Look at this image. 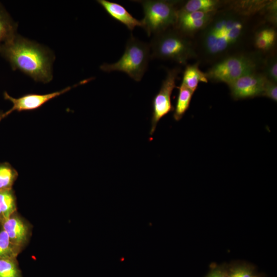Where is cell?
I'll return each instance as SVG.
<instances>
[{
    "mask_svg": "<svg viewBox=\"0 0 277 277\" xmlns=\"http://www.w3.org/2000/svg\"><path fill=\"white\" fill-rule=\"evenodd\" d=\"M0 277H22L16 258H0Z\"/></svg>",
    "mask_w": 277,
    "mask_h": 277,
    "instance_id": "19",
    "label": "cell"
},
{
    "mask_svg": "<svg viewBox=\"0 0 277 277\" xmlns=\"http://www.w3.org/2000/svg\"><path fill=\"white\" fill-rule=\"evenodd\" d=\"M267 79L255 72L244 75L228 85L231 95L235 100L262 96Z\"/></svg>",
    "mask_w": 277,
    "mask_h": 277,
    "instance_id": "9",
    "label": "cell"
},
{
    "mask_svg": "<svg viewBox=\"0 0 277 277\" xmlns=\"http://www.w3.org/2000/svg\"><path fill=\"white\" fill-rule=\"evenodd\" d=\"M88 80H84L77 84L73 86L68 87L60 91L44 94H27L18 98L12 97L5 92L4 93L5 99L11 102L13 106L10 109L4 113L3 118L6 117L14 111H22L37 109L49 101L65 93L73 87L77 86L80 84H84L87 83Z\"/></svg>",
    "mask_w": 277,
    "mask_h": 277,
    "instance_id": "8",
    "label": "cell"
},
{
    "mask_svg": "<svg viewBox=\"0 0 277 277\" xmlns=\"http://www.w3.org/2000/svg\"><path fill=\"white\" fill-rule=\"evenodd\" d=\"M4 217L1 212V211L0 210V223H1L3 220H4Z\"/></svg>",
    "mask_w": 277,
    "mask_h": 277,
    "instance_id": "26",
    "label": "cell"
},
{
    "mask_svg": "<svg viewBox=\"0 0 277 277\" xmlns=\"http://www.w3.org/2000/svg\"><path fill=\"white\" fill-rule=\"evenodd\" d=\"M230 277H251L250 272L245 268H238L231 273Z\"/></svg>",
    "mask_w": 277,
    "mask_h": 277,
    "instance_id": "24",
    "label": "cell"
},
{
    "mask_svg": "<svg viewBox=\"0 0 277 277\" xmlns=\"http://www.w3.org/2000/svg\"><path fill=\"white\" fill-rule=\"evenodd\" d=\"M205 73L199 68V63L186 66L183 73L182 83L193 93L196 90L199 82L208 83Z\"/></svg>",
    "mask_w": 277,
    "mask_h": 277,
    "instance_id": "12",
    "label": "cell"
},
{
    "mask_svg": "<svg viewBox=\"0 0 277 277\" xmlns=\"http://www.w3.org/2000/svg\"><path fill=\"white\" fill-rule=\"evenodd\" d=\"M17 171L9 163H0V191L12 189L17 178Z\"/></svg>",
    "mask_w": 277,
    "mask_h": 277,
    "instance_id": "17",
    "label": "cell"
},
{
    "mask_svg": "<svg viewBox=\"0 0 277 277\" xmlns=\"http://www.w3.org/2000/svg\"><path fill=\"white\" fill-rule=\"evenodd\" d=\"M262 96H266L273 101H277V85L276 83L269 81L266 82Z\"/></svg>",
    "mask_w": 277,
    "mask_h": 277,
    "instance_id": "21",
    "label": "cell"
},
{
    "mask_svg": "<svg viewBox=\"0 0 277 277\" xmlns=\"http://www.w3.org/2000/svg\"><path fill=\"white\" fill-rule=\"evenodd\" d=\"M0 210L5 219L16 211V200L12 189L0 191Z\"/></svg>",
    "mask_w": 277,
    "mask_h": 277,
    "instance_id": "16",
    "label": "cell"
},
{
    "mask_svg": "<svg viewBox=\"0 0 277 277\" xmlns=\"http://www.w3.org/2000/svg\"><path fill=\"white\" fill-rule=\"evenodd\" d=\"M0 54L13 70H19L35 81L47 83L52 79L54 56L36 43L16 34L0 46Z\"/></svg>",
    "mask_w": 277,
    "mask_h": 277,
    "instance_id": "2",
    "label": "cell"
},
{
    "mask_svg": "<svg viewBox=\"0 0 277 277\" xmlns=\"http://www.w3.org/2000/svg\"><path fill=\"white\" fill-rule=\"evenodd\" d=\"M97 2L113 19L125 25L132 31L136 27H142L141 21L134 17L122 5L107 0H98Z\"/></svg>",
    "mask_w": 277,
    "mask_h": 277,
    "instance_id": "11",
    "label": "cell"
},
{
    "mask_svg": "<svg viewBox=\"0 0 277 277\" xmlns=\"http://www.w3.org/2000/svg\"><path fill=\"white\" fill-rule=\"evenodd\" d=\"M3 114L4 113H3L1 111H0V121L3 118Z\"/></svg>",
    "mask_w": 277,
    "mask_h": 277,
    "instance_id": "27",
    "label": "cell"
},
{
    "mask_svg": "<svg viewBox=\"0 0 277 277\" xmlns=\"http://www.w3.org/2000/svg\"><path fill=\"white\" fill-rule=\"evenodd\" d=\"M254 45L258 49L262 51H267L271 48L267 40L257 32L254 36Z\"/></svg>",
    "mask_w": 277,
    "mask_h": 277,
    "instance_id": "23",
    "label": "cell"
},
{
    "mask_svg": "<svg viewBox=\"0 0 277 277\" xmlns=\"http://www.w3.org/2000/svg\"><path fill=\"white\" fill-rule=\"evenodd\" d=\"M180 72L181 69L179 67L168 70L159 91L153 99L150 135H153L160 120L173 110L171 96L176 87V81Z\"/></svg>",
    "mask_w": 277,
    "mask_h": 277,
    "instance_id": "7",
    "label": "cell"
},
{
    "mask_svg": "<svg viewBox=\"0 0 277 277\" xmlns=\"http://www.w3.org/2000/svg\"><path fill=\"white\" fill-rule=\"evenodd\" d=\"M22 250L21 248L10 241L7 233L1 228L0 258H16Z\"/></svg>",
    "mask_w": 277,
    "mask_h": 277,
    "instance_id": "18",
    "label": "cell"
},
{
    "mask_svg": "<svg viewBox=\"0 0 277 277\" xmlns=\"http://www.w3.org/2000/svg\"><path fill=\"white\" fill-rule=\"evenodd\" d=\"M143 8L144 17L141 21L148 36L156 35L171 27H174L177 18L179 1L164 0L137 1Z\"/></svg>",
    "mask_w": 277,
    "mask_h": 277,
    "instance_id": "5",
    "label": "cell"
},
{
    "mask_svg": "<svg viewBox=\"0 0 277 277\" xmlns=\"http://www.w3.org/2000/svg\"><path fill=\"white\" fill-rule=\"evenodd\" d=\"M246 19L233 9L216 13L202 29L201 51L209 59L223 55L236 47L246 32Z\"/></svg>",
    "mask_w": 277,
    "mask_h": 277,
    "instance_id": "1",
    "label": "cell"
},
{
    "mask_svg": "<svg viewBox=\"0 0 277 277\" xmlns=\"http://www.w3.org/2000/svg\"><path fill=\"white\" fill-rule=\"evenodd\" d=\"M149 46L151 58L171 60L182 65L197 56L191 41L175 28L154 35Z\"/></svg>",
    "mask_w": 277,
    "mask_h": 277,
    "instance_id": "3",
    "label": "cell"
},
{
    "mask_svg": "<svg viewBox=\"0 0 277 277\" xmlns=\"http://www.w3.org/2000/svg\"><path fill=\"white\" fill-rule=\"evenodd\" d=\"M221 2L216 0H190L179 8L177 13L194 11L215 12Z\"/></svg>",
    "mask_w": 277,
    "mask_h": 277,
    "instance_id": "13",
    "label": "cell"
},
{
    "mask_svg": "<svg viewBox=\"0 0 277 277\" xmlns=\"http://www.w3.org/2000/svg\"><path fill=\"white\" fill-rule=\"evenodd\" d=\"M267 80L276 83L277 82V62L274 57L269 60L265 68L264 74Z\"/></svg>",
    "mask_w": 277,
    "mask_h": 277,
    "instance_id": "20",
    "label": "cell"
},
{
    "mask_svg": "<svg viewBox=\"0 0 277 277\" xmlns=\"http://www.w3.org/2000/svg\"><path fill=\"white\" fill-rule=\"evenodd\" d=\"M256 32L267 40L271 48L274 45L276 38V34L273 28L266 27L261 28Z\"/></svg>",
    "mask_w": 277,
    "mask_h": 277,
    "instance_id": "22",
    "label": "cell"
},
{
    "mask_svg": "<svg viewBox=\"0 0 277 277\" xmlns=\"http://www.w3.org/2000/svg\"><path fill=\"white\" fill-rule=\"evenodd\" d=\"M10 241L22 250L27 245L31 234V226L17 211L0 223Z\"/></svg>",
    "mask_w": 277,
    "mask_h": 277,
    "instance_id": "10",
    "label": "cell"
},
{
    "mask_svg": "<svg viewBox=\"0 0 277 277\" xmlns=\"http://www.w3.org/2000/svg\"><path fill=\"white\" fill-rule=\"evenodd\" d=\"M17 24L0 4V46L16 35Z\"/></svg>",
    "mask_w": 277,
    "mask_h": 277,
    "instance_id": "14",
    "label": "cell"
},
{
    "mask_svg": "<svg viewBox=\"0 0 277 277\" xmlns=\"http://www.w3.org/2000/svg\"><path fill=\"white\" fill-rule=\"evenodd\" d=\"M257 65L256 60L249 55L235 54L219 61L205 73L208 80L228 85L244 75L254 72Z\"/></svg>",
    "mask_w": 277,
    "mask_h": 277,
    "instance_id": "6",
    "label": "cell"
},
{
    "mask_svg": "<svg viewBox=\"0 0 277 277\" xmlns=\"http://www.w3.org/2000/svg\"><path fill=\"white\" fill-rule=\"evenodd\" d=\"M209 277H230L221 272H215L211 274Z\"/></svg>",
    "mask_w": 277,
    "mask_h": 277,
    "instance_id": "25",
    "label": "cell"
},
{
    "mask_svg": "<svg viewBox=\"0 0 277 277\" xmlns=\"http://www.w3.org/2000/svg\"><path fill=\"white\" fill-rule=\"evenodd\" d=\"M150 58L149 45L131 35L119 60L112 64L104 63L100 66V69L106 72L116 71L125 72L133 80L139 82L147 70Z\"/></svg>",
    "mask_w": 277,
    "mask_h": 277,
    "instance_id": "4",
    "label": "cell"
},
{
    "mask_svg": "<svg viewBox=\"0 0 277 277\" xmlns=\"http://www.w3.org/2000/svg\"><path fill=\"white\" fill-rule=\"evenodd\" d=\"M179 94L176 101L173 118L176 121H180L189 107L193 93L181 83L179 87Z\"/></svg>",
    "mask_w": 277,
    "mask_h": 277,
    "instance_id": "15",
    "label": "cell"
}]
</instances>
